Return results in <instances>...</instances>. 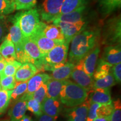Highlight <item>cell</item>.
I'll return each mask as SVG.
<instances>
[{"label": "cell", "mask_w": 121, "mask_h": 121, "mask_svg": "<svg viewBox=\"0 0 121 121\" xmlns=\"http://www.w3.org/2000/svg\"><path fill=\"white\" fill-rule=\"evenodd\" d=\"M99 36V30L85 29L73 37L69 43V62L74 65L77 64L96 46Z\"/></svg>", "instance_id": "6da1fadb"}, {"label": "cell", "mask_w": 121, "mask_h": 121, "mask_svg": "<svg viewBox=\"0 0 121 121\" xmlns=\"http://www.w3.org/2000/svg\"><path fill=\"white\" fill-rule=\"evenodd\" d=\"M1 84H0V90H1Z\"/></svg>", "instance_id": "7dc6e473"}, {"label": "cell", "mask_w": 121, "mask_h": 121, "mask_svg": "<svg viewBox=\"0 0 121 121\" xmlns=\"http://www.w3.org/2000/svg\"><path fill=\"white\" fill-rule=\"evenodd\" d=\"M56 119L52 117L48 116L45 114H42L41 116H39L38 119H37V121H56Z\"/></svg>", "instance_id": "b9f144b4"}, {"label": "cell", "mask_w": 121, "mask_h": 121, "mask_svg": "<svg viewBox=\"0 0 121 121\" xmlns=\"http://www.w3.org/2000/svg\"><path fill=\"white\" fill-rule=\"evenodd\" d=\"M26 106L27 109L37 117H39L43 114L41 104L33 98L31 95L28 96Z\"/></svg>", "instance_id": "4dcf8cb0"}, {"label": "cell", "mask_w": 121, "mask_h": 121, "mask_svg": "<svg viewBox=\"0 0 121 121\" xmlns=\"http://www.w3.org/2000/svg\"><path fill=\"white\" fill-rule=\"evenodd\" d=\"M42 22H40L37 29L29 38L36 44L40 52L45 56L54 47L64 43L65 41H54L45 37L42 32Z\"/></svg>", "instance_id": "9c48e42d"}, {"label": "cell", "mask_w": 121, "mask_h": 121, "mask_svg": "<svg viewBox=\"0 0 121 121\" xmlns=\"http://www.w3.org/2000/svg\"><path fill=\"white\" fill-rule=\"evenodd\" d=\"M11 90H0V116L4 114L11 101Z\"/></svg>", "instance_id": "d6a6232c"}, {"label": "cell", "mask_w": 121, "mask_h": 121, "mask_svg": "<svg viewBox=\"0 0 121 121\" xmlns=\"http://www.w3.org/2000/svg\"><path fill=\"white\" fill-rule=\"evenodd\" d=\"M100 52L99 47L96 46L89 53L76 64L87 75L93 77L95 68L97 65V60Z\"/></svg>", "instance_id": "30bf717a"}, {"label": "cell", "mask_w": 121, "mask_h": 121, "mask_svg": "<svg viewBox=\"0 0 121 121\" xmlns=\"http://www.w3.org/2000/svg\"><path fill=\"white\" fill-rule=\"evenodd\" d=\"M42 32L47 38L54 41L65 42V38L60 29L54 24L47 25L42 22Z\"/></svg>", "instance_id": "44dd1931"}, {"label": "cell", "mask_w": 121, "mask_h": 121, "mask_svg": "<svg viewBox=\"0 0 121 121\" xmlns=\"http://www.w3.org/2000/svg\"><path fill=\"white\" fill-rule=\"evenodd\" d=\"M6 62L7 61L0 54V73H1L3 71L6 66Z\"/></svg>", "instance_id": "7bdbcfd3"}, {"label": "cell", "mask_w": 121, "mask_h": 121, "mask_svg": "<svg viewBox=\"0 0 121 121\" xmlns=\"http://www.w3.org/2000/svg\"><path fill=\"white\" fill-rule=\"evenodd\" d=\"M111 72L116 82L120 84L121 82V63H119L113 65L111 69Z\"/></svg>", "instance_id": "60d3db41"}, {"label": "cell", "mask_w": 121, "mask_h": 121, "mask_svg": "<svg viewBox=\"0 0 121 121\" xmlns=\"http://www.w3.org/2000/svg\"><path fill=\"white\" fill-rule=\"evenodd\" d=\"M101 105L102 104L95 103H92L90 104L86 121H93L94 119L98 118L97 110Z\"/></svg>", "instance_id": "f35d334b"}, {"label": "cell", "mask_w": 121, "mask_h": 121, "mask_svg": "<svg viewBox=\"0 0 121 121\" xmlns=\"http://www.w3.org/2000/svg\"><path fill=\"white\" fill-rule=\"evenodd\" d=\"M15 5V10H29L35 7L37 0H12Z\"/></svg>", "instance_id": "1f68e13d"}, {"label": "cell", "mask_w": 121, "mask_h": 121, "mask_svg": "<svg viewBox=\"0 0 121 121\" xmlns=\"http://www.w3.org/2000/svg\"><path fill=\"white\" fill-rule=\"evenodd\" d=\"M117 82L115 80L114 77L110 72L108 75L104 78L94 80L93 89H109L110 87L115 85Z\"/></svg>", "instance_id": "83f0119b"}, {"label": "cell", "mask_w": 121, "mask_h": 121, "mask_svg": "<svg viewBox=\"0 0 121 121\" xmlns=\"http://www.w3.org/2000/svg\"><path fill=\"white\" fill-rule=\"evenodd\" d=\"M102 60L113 65L118 64L121 62V44L108 45L104 48Z\"/></svg>", "instance_id": "d6986e66"}, {"label": "cell", "mask_w": 121, "mask_h": 121, "mask_svg": "<svg viewBox=\"0 0 121 121\" xmlns=\"http://www.w3.org/2000/svg\"><path fill=\"white\" fill-rule=\"evenodd\" d=\"M47 84H44L39 88L35 91L31 95L33 98L42 104L44 99L47 98Z\"/></svg>", "instance_id": "d590c367"}, {"label": "cell", "mask_w": 121, "mask_h": 121, "mask_svg": "<svg viewBox=\"0 0 121 121\" xmlns=\"http://www.w3.org/2000/svg\"><path fill=\"white\" fill-rule=\"evenodd\" d=\"M88 0H63L60 14L75 11L80 7L86 6Z\"/></svg>", "instance_id": "484cf974"}, {"label": "cell", "mask_w": 121, "mask_h": 121, "mask_svg": "<svg viewBox=\"0 0 121 121\" xmlns=\"http://www.w3.org/2000/svg\"><path fill=\"white\" fill-rule=\"evenodd\" d=\"M113 109L110 116V121H121V102L118 99L113 103Z\"/></svg>", "instance_id": "8d00e7d4"}, {"label": "cell", "mask_w": 121, "mask_h": 121, "mask_svg": "<svg viewBox=\"0 0 121 121\" xmlns=\"http://www.w3.org/2000/svg\"><path fill=\"white\" fill-rule=\"evenodd\" d=\"M113 109V103L102 104L97 110L98 117H108L110 116Z\"/></svg>", "instance_id": "74e56055"}, {"label": "cell", "mask_w": 121, "mask_h": 121, "mask_svg": "<svg viewBox=\"0 0 121 121\" xmlns=\"http://www.w3.org/2000/svg\"><path fill=\"white\" fill-rule=\"evenodd\" d=\"M112 67V65L104 61L102 58L100 59L93 75L94 80L100 79L108 75L111 72Z\"/></svg>", "instance_id": "4316f807"}, {"label": "cell", "mask_w": 121, "mask_h": 121, "mask_svg": "<svg viewBox=\"0 0 121 121\" xmlns=\"http://www.w3.org/2000/svg\"><path fill=\"white\" fill-rule=\"evenodd\" d=\"M103 41L105 43L112 45L121 44V17L118 16L110 19L106 25L104 31Z\"/></svg>", "instance_id": "ba28073f"}, {"label": "cell", "mask_w": 121, "mask_h": 121, "mask_svg": "<svg viewBox=\"0 0 121 121\" xmlns=\"http://www.w3.org/2000/svg\"><path fill=\"white\" fill-rule=\"evenodd\" d=\"M19 121H33L32 118L30 116H27V115H25L22 119Z\"/></svg>", "instance_id": "f6af8a7d"}, {"label": "cell", "mask_w": 121, "mask_h": 121, "mask_svg": "<svg viewBox=\"0 0 121 121\" xmlns=\"http://www.w3.org/2000/svg\"><path fill=\"white\" fill-rule=\"evenodd\" d=\"M86 8V6H84L71 13L60 14L54 19L53 22V24L58 22L74 23V22L84 21V17Z\"/></svg>", "instance_id": "e0dca14e"}, {"label": "cell", "mask_w": 121, "mask_h": 121, "mask_svg": "<svg viewBox=\"0 0 121 121\" xmlns=\"http://www.w3.org/2000/svg\"><path fill=\"white\" fill-rule=\"evenodd\" d=\"M38 72L37 69L32 63H22L15 74V80L17 82L28 81Z\"/></svg>", "instance_id": "ac0fdd59"}, {"label": "cell", "mask_w": 121, "mask_h": 121, "mask_svg": "<svg viewBox=\"0 0 121 121\" xmlns=\"http://www.w3.org/2000/svg\"><path fill=\"white\" fill-rule=\"evenodd\" d=\"M87 98V92L73 81L66 80L60 92V101L68 107H74L82 104Z\"/></svg>", "instance_id": "7a4b0ae2"}, {"label": "cell", "mask_w": 121, "mask_h": 121, "mask_svg": "<svg viewBox=\"0 0 121 121\" xmlns=\"http://www.w3.org/2000/svg\"><path fill=\"white\" fill-rule=\"evenodd\" d=\"M7 22L6 16L0 15V43L2 42L7 35Z\"/></svg>", "instance_id": "ab89813d"}, {"label": "cell", "mask_w": 121, "mask_h": 121, "mask_svg": "<svg viewBox=\"0 0 121 121\" xmlns=\"http://www.w3.org/2000/svg\"><path fill=\"white\" fill-rule=\"evenodd\" d=\"M70 78L73 80L74 82L85 89L87 93L93 89L94 80L93 77L87 75L82 69L76 65Z\"/></svg>", "instance_id": "4fadbf2b"}, {"label": "cell", "mask_w": 121, "mask_h": 121, "mask_svg": "<svg viewBox=\"0 0 121 121\" xmlns=\"http://www.w3.org/2000/svg\"><path fill=\"white\" fill-rule=\"evenodd\" d=\"M53 24L60 29L64 36L65 42L69 43H70L73 37L86 28V22L85 21L74 23L58 22Z\"/></svg>", "instance_id": "8fae6325"}, {"label": "cell", "mask_w": 121, "mask_h": 121, "mask_svg": "<svg viewBox=\"0 0 121 121\" xmlns=\"http://www.w3.org/2000/svg\"><path fill=\"white\" fill-rule=\"evenodd\" d=\"M63 0H44L39 10L40 18L44 22H53L60 14Z\"/></svg>", "instance_id": "52a82bcc"}, {"label": "cell", "mask_w": 121, "mask_h": 121, "mask_svg": "<svg viewBox=\"0 0 121 121\" xmlns=\"http://www.w3.org/2000/svg\"><path fill=\"white\" fill-rule=\"evenodd\" d=\"M42 112L48 116L57 119L62 109L60 100L47 97L41 104Z\"/></svg>", "instance_id": "2e32d148"}, {"label": "cell", "mask_w": 121, "mask_h": 121, "mask_svg": "<svg viewBox=\"0 0 121 121\" xmlns=\"http://www.w3.org/2000/svg\"><path fill=\"white\" fill-rule=\"evenodd\" d=\"M66 80H57L51 78L48 81L47 97L60 100V92Z\"/></svg>", "instance_id": "cb8c5ba5"}, {"label": "cell", "mask_w": 121, "mask_h": 121, "mask_svg": "<svg viewBox=\"0 0 121 121\" xmlns=\"http://www.w3.org/2000/svg\"><path fill=\"white\" fill-rule=\"evenodd\" d=\"M16 83L14 76H0V84L2 90H13L16 85Z\"/></svg>", "instance_id": "836d02e7"}, {"label": "cell", "mask_w": 121, "mask_h": 121, "mask_svg": "<svg viewBox=\"0 0 121 121\" xmlns=\"http://www.w3.org/2000/svg\"><path fill=\"white\" fill-rule=\"evenodd\" d=\"M28 81L25 82H17L14 89L11 90L10 98L13 101H16L23 95L27 90Z\"/></svg>", "instance_id": "f1b7e54d"}, {"label": "cell", "mask_w": 121, "mask_h": 121, "mask_svg": "<svg viewBox=\"0 0 121 121\" xmlns=\"http://www.w3.org/2000/svg\"><path fill=\"white\" fill-rule=\"evenodd\" d=\"M91 103L107 104L112 103L109 89H93L87 93V98Z\"/></svg>", "instance_id": "5bb4252c"}, {"label": "cell", "mask_w": 121, "mask_h": 121, "mask_svg": "<svg viewBox=\"0 0 121 121\" xmlns=\"http://www.w3.org/2000/svg\"><path fill=\"white\" fill-rule=\"evenodd\" d=\"M0 121H9L7 119H3V120H0Z\"/></svg>", "instance_id": "bcb514c9"}, {"label": "cell", "mask_w": 121, "mask_h": 121, "mask_svg": "<svg viewBox=\"0 0 121 121\" xmlns=\"http://www.w3.org/2000/svg\"><path fill=\"white\" fill-rule=\"evenodd\" d=\"M99 5L102 14L107 16L120 8L121 0H99Z\"/></svg>", "instance_id": "d4e9b609"}, {"label": "cell", "mask_w": 121, "mask_h": 121, "mask_svg": "<svg viewBox=\"0 0 121 121\" xmlns=\"http://www.w3.org/2000/svg\"><path fill=\"white\" fill-rule=\"evenodd\" d=\"M69 44L65 42L54 47L45 54L43 57L44 71L51 72L67 62Z\"/></svg>", "instance_id": "3957f363"}, {"label": "cell", "mask_w": 121, "mask_h": 121, "mask_svg": "<svg viewBox=\"0 0 121 121\" xmlns=\"http://www.w3.org/2000/svg\"><path fill=\"white\" fill-rule=\"evenodd\" d=\"M0 54L6 61L16 60L14 44L7 35L0 44Z\"/></svg>", "instance_id": "603a6c76"}, {"label": "cell", "mask_w": 121, "mask_h": 121, "mask_svg": "<svg viewBox=\"0 0 121 121\" xmlns=\"http://www.w3.org/2000/svg\"><path fill=\"white\" fill-rule=\"evenodd\" d=\"M75 65L73 63L67 62L65 65L61 67L57 68L53 70L50 77L52 79L57 80H68L70 78L72 71L74 69Z\"/></svg>", "instance_id": "7402d4cb"}, {"label": "cell", "mask_w": 121, "mask_h": 121, "mask_svg": "<svg viewBox=\"0 0 121 121\" xmlns=\"http://www.w3.org/2000/svg\"><path fill=\"white\" fill-rule=\"evenodd\" d=\"M22 65V63L19 62L17 60L7 61L4 70L0 73V76H15L16 72Z\"/></svg>", "instance_id": "f546056e"}, {"label": "cell", "mask_w": 121, "mask_h": 121, "mask_svg": "<svg viewBox=\"0 0 121 121\" xmlns=\"http://www.w3.org/2000/svg\"><path fill=\"white\" fill-rule=\"evenodd\" d=\"M28 96L24 94L21 98L17 100L9 112L10 121H19L25 116L27 110Z\"/></svg>", "instance_id": "9a60e30c"}, {"label": "cell", "mask_w": 121, "mask_h": 121, "mask_svg": "<svg viewBox=\"0 0 121 121\" xmlns=\"http://www.w3.org/2000/svg\"><path fill=\"white\" fill-rule=\"evenodd\" d=\"M23 48L28 62L34 65L38 72L44 71L43 57L44 56L40 52L36 44L29 38H24Z\"/></svg>", "instance_id": "8992f818"}, {"label": "cell", "mask_w": 121, "mask_h": 121, "mask_svg": "<svg viewBox=\"0 0 121 121\" xmlns=\"http://www.w3.org/2000/svg\"><path fill=\"white\" fill-rule=\"evenodd\" d=\"M15 11L12 0H0V15L7 16Z\"/></svg>", "instance_id": "e575fe53"}, {"label": "cell", "mask_w": 121, "mask_h": 121, "mask_svg": "<svg viewBox=\"0 0 121 121\" xmlns=\"http://www.w3.org/2000/svg\"><path fill=\"white\" fill-rule=\"evenodd\" d=\"M91 103L88 99L82 104L65 109L64 114L68 121H86Z\"/></svg>", "instance_id": "7c38bea8"}, {"label": "cell", "mask_w": 121, "mask_h": 121, "mask_svg": "<svg viewBox=\"0 0 121 121\" xmlns=\"http://www.w3.org/2000/svg\"><path fill=\"white\" fill-rule=\"evenodd\" d=\"M19 26L24 38H30L41 22L39 10L34 7L17 13Z\"/></svg>", "instance_id": "277c9868"}, {"label": "cell", "mask_w": 121, "mask_h": 121, "mask_svg": "<svg viewBox=\"0 0 121 121\" xmlns=\"http://www.w3.org/2000/svg\"><path fill=\"white\" fill-rule=\"evenodd\" d=\"M51 78L49 75L47 73H39L34 75L28 81L27 90L25 94L28 96L32 95L42 85L47 84Z\"/></svg>", "instance_id": "ffe728a7"}, {"label": "cell", "mask_w": 121, "mask_h": 121, "mask_svg": "<svg viewBox=\"0 0 121 121\" xmlns=\"http://www.w3.org/2000/svg\"><path fill=\"white\" fill-rule=\"evenodd\" d=\"M93 121H110V116H108V117H98L96 119H94Z\"/></svg>", "instance_id": "ee69618b"}, {"label": "cell", "mask_w": 121, "mask_h": 121, "mask_svg": "<svg viewBox=\"0 0 121 121\" xmlns=\"http://www.w3.org/2000/svg\"><path fill=\"white\" fill-rule=\"evenodd\" d=\"M7 36L14 44L16 51V60L22 64L28 63V58L25 55L23 48L24 37L20 28L17 13L13 18V25L10 27Z\"/></svg>", "instance_id": "5b68a950"}]
</instances>
